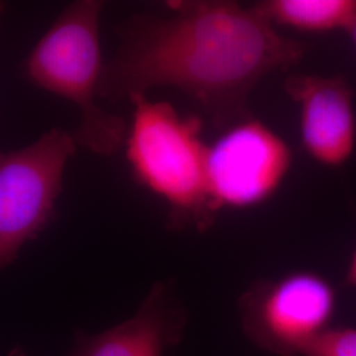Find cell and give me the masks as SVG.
<instances>
[{
	"label": "cell",
	"mask_w": 356,
	"mask_h": 356,
	"mask_svg": "<svg viewBox=\"0 0 356 356\" xmlns=\"http://www.w3.org/2000/svg\"><path fill=\"white\" fill-rule=\"evenodd\" d=\"M293 165L288 141L252 115L241 119L207 144L206 182L216 216L248 210L280 191Z\"/></svg>",
	"instance_id": "cell-6"
},
{
	"label": "cell",
	"mask_w": 356,
	"mask_h": 356,
	"mask_svg": "<svg viewBox=\"0 0 356 356\" xmlns=\"http://www.w3.org/2000/svg\"><path fill=\"white\" fill-rule=\"evenodd\" d=\"M168 8L166 15H135L119 28L99 98L118 102L170 86L223 129L251 115L248 95L264 76L288 70L305 54L304 44L236 1L178 0Z\"/></svg>",
	"instance_id": "cell-1"
},
{
	"label": "cell",
	"mask_w": 356,
	"mask_h": 356,
	"mask_svg": "<svg viewBox=\"0 0 356 356\" xmlns=\"http://www.w3.org/2000/svg\"><path fill=\"white\" fill-rule=\"evenodd\" d=\"M186 322L173 284L159 281L131 318L98 334L76 331L67 356H164L181 342Z\"/></svg>",
	"instance_id": "cell-8"
},
{
	"label": "cell",
	"mask_w": 356,
	"mask_h": 356,
	"mask_svg": "<svg viewBox=\"0 0 356 356\" xmlns=\"http://www.w3.org/2000/svg\"><path fill=\"white\" fill-rule=\"evenodd\" d=\"M4 10H6V4L3 1H0V17H1V15L4 13Z\"/></svg>",
	"instance_id": "cell-14"
},
{
	"label": "cell",
	"mask_w": 356,
	"mask_h": 356,
	"mask_svg": "<svg viewBox=\"0 0 356 356\" xmlns=\"http://www.w3.org/2000/svg\"><path fill=\"white\" fill-rule=\"evenodd\" d=\"M244 335L276 356H301L330 327L337 292L313 270H293L277 279L257 280L238 301Z\"/></svg>",
	"instance_id": "cell-5"
},
{
	"label": "cell",
	"mask_w": 356,
	"mask_h": 356,
	"mask_svg": "<svg viewBox=\"0 0 356 356\" xmlns=\"http://www.w3.org/2000/svg\"><path fill=\"white\" fill-rule=\"evenodd\" d=\"M346 35H348V38L351 40V42H353V45L355 47L356 49V24L353 26V28H351Z\"/></svg>",
	"instance_id": "cell-12"
},
{
	"label": "cell",
	"mask_w": 356,
	"mask_h": 356,
	"mask_svg": "<svg viewBox=\"0 0 356 356\" xmlns=\"http://www.w3.org/2000/svg\"><path fill=\"white\" fill-rule=\"evenodd\" d=\"M102 10L98 0L69 4L33 47L24 70L38 89L76 106L81 115L73 132L78 145L111 156L124 145L127 123L98 103L104 67L99 38Z\"/></svg>",
	"instance_id": "cell-3"
},
{
	"label": "cell",
	"mask_w": 356,
	"mask_h": 356,
	"mask_svg": "<svg viewBox=\"0 0 356 356\" xmlns=\"http://www.w3.org/2000/svg\"><path fill=\"white\" fill-rule=\"evenodd\" d=\"M251 8L270 26L301 33H347L356 24V0H263Z\"/></svg>",
	"instance_id": "cell-9"
},
{
	"label": "cell",
	"mask_w": 356,
	"mask_h": 356,
	"mask_svg": "<svg viewBox=\"0 0 356 356\" xmlns=\"http://www.w3.org/2000/svg\"><path fill=\"white\" fill-rule=\"evenodd\" d=\"M10 356H26V354H24L20 348H16V350H13V353L10 354Z\"/></svg>",
	"instance_id": "cell-13"
},
{
	"label": "cell",
	"mask_w": 356,
	"mask_h": 356,
	"mask_svg": "<svg viewBox=\"0 0 356 356\" xmlns=\"http://www.w3.org/2000/svg\"><path fill=\"white\" fill-rule=\"evenodd\" d=\"M284 90L300 107V138L306 154L331 169L343 166L356 147L355 94L342 76L292 74Z\"/></svg>",
	"instance_id": "cell-7"
},
{
	"label": "cell",
	"mask_w": 356,
	"mask_h": 356,
	"mask_svg": "<svg viewBox=\"0 0 356 356\" xmlns=\"http://www.w3.org/2000/svg\"><path fill=\"white\" fill-rule=\"evenodd\" d=\"M128 101L132 116L124 147L135 182L165 204L168 229L204 232L213 227L218 216L207 193L204 122L147 94Z\"/></svg>",
	"instance_id": "cell-2"
},
{
	"label": "cell",
	"mask_w": 356,
	"mask_h": 356,
	"mask_svg": "<svg viewBox=\"0 0 356 356\" xmlns=\"http://www.w3.org/2000/svg\"><path fill=\"white\" fill-rule=\"evenodd\" d=\"M301 356H356L355 327H329L306 347Z\"/></svg>",
	"instance_id": "cell-10"
},
{
	"label": "cell",
	"mask_w": 356,
	"mask_h": 356,
	"mask_svg": "<svg viewBox=\"0 0 356 356\" xmlns=\"http://www.w3.org/2000/svg\"><path fill=\"white\" fill-rule=\"evenodd\" d=\"M343 284L346 286L355 288L356 289V248L355 251H354V254L351 256L350 264H348L346 276H344Z\"/></svg>",
	"instance_id": "cell-11"
},
{
	"label": "cell",
	"mask_w": 356,
	"mask_h": 356,
	"mask_svg": "<svg viewBox=\"0 0 356 356\" xmlns=\"http://www.w3.org/2000/svg\"><path fill=\"white\" fill-rule=\"evenodd\" d=\"M74 135L54 128L22 149L0 152V272L49 226Z\"/></svg>",
	"instance_id": "cell-4"
}]
</instances>
